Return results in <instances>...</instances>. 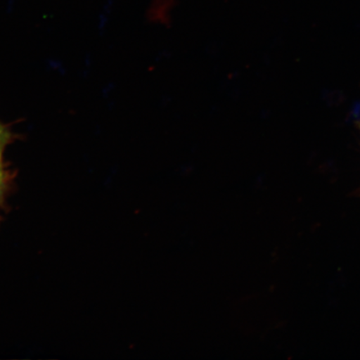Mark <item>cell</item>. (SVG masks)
Listing matches in <instances>:
<instances>
[{"instance_id": "6da1fadb", "label": "cell", "mask_w": 360, "mask_h": 360, "mask_svg": "<svg viewBox=\"0 0 360 360\" xmlns=\"http://www.w3.org/2000/svg\"><path fill=\"white\" fill-rule=\"evenodd\" d=\"M176 0H153L150 11L153 16L160 21H168Z\"/></svg>"}, {"instance_id": "7a4b0ae2", "label": "cell", "mask_w": 360, "mask_h": 360, "mask_svg": "<svg viewBox=\"0 0 360 360\" xmlns=\"http://www.w3.org/2000/svg\"><path fill=\"white\" fill-rule=\"evenodd\" d=\"M8 139V134L7 132V129L0 124V166H1L3 152L4 150V148H6L7 145Z\"/></svg>"}, {"instance_id": "3957f363", "label": "cell", "mask_w": 360, "mask_h": 360, "mask_svg": "<svg viewBox=\"0 0 360 360\" xmlns=\"http://www.w3.org/2000/svg\"><path fill=\"white\" fill-rule=\"evenodd\" d=\"M3 186H4V173L2 171L1 166H0V193H1Z\"/></svg>"}]
</instances>
